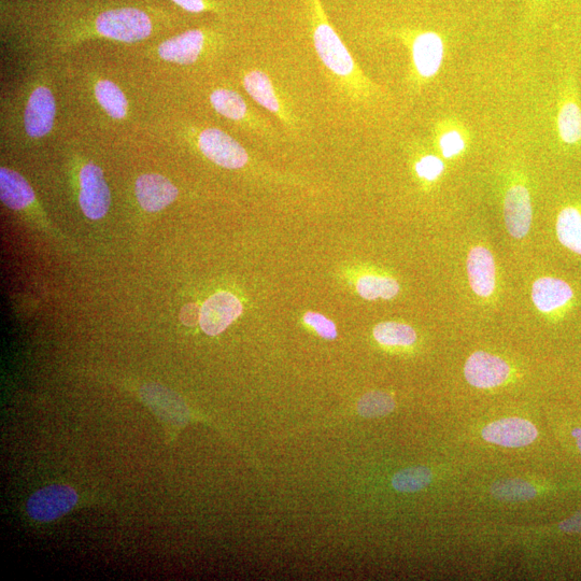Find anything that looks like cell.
Here are the masks:
<instances>
[{"instance_id": "6", "label": "cell", "mask_w": 581, "mask_h": 581, "mask_svg": "<svg viewBox=\"0 0 581 581\" xmlns=\"http://www.w3.org/2000/svg\"><path fill=\"white\" fill-rule=\"evenodd\" d=\"M197 145L209 161L223 168L242 169L249 163L246 149L232 136L215 127L200 132Z\"/></svg>"}, {"instance_id": "34", "label": "cell", "mask_w": 581, "mask_h": 581, "mask_svg": "<svg viewBox=\"0 0 581 581\" xmlns=\"http://www.w3.org/2000/svg\"><path fill=\"white\" fill-rule=\"evenodd\" d=\"M534 2V0H532V3Z\"/></svg>"}, {"instance_id": "31", "label": "cell", "mask_w": 581, "mask_h": 581, "mask_svg": "<svg viewBox=\"0 0 581 581\" xmlns=\"http://www.w3.org/2000/svg\"><path fill=\"white\" fill-rule=\"evenodd\" d=\"M173 2L191 13H201L209 9L206 0H173Z\"/></svg>"}, {"instance_id": "33", "label": "cell", "mask_w": 581, "mask_h": 581, "mask_svg": "<svg viewBox=\"0 0 581 581\" xmlns=\"http://www.w3.org/2000/svg\"><path fill=\"white\" fill-rule=\"evenodd\" d=\"M572 437L575 439L577 449L581 455V428H574L572 430Z\"/></svg>"}, {"instance_id": "13", "label": "cell", "mask_w": 581, "mask_h": 581, "mask_svg": "<svg viewBox=\"0 0 581 581\" xmlns=\"http://www.w3.org/2000/svg\"><path fill=\"white\" fill-rule=\"evenodd\" d=\"M485 441L506 448H521L532 444L538 432L535 425L520 418L492 422L483 430Z\"/></svg>"}, {"instance_id": "7", "label": "cell", "mask_w": 581, "mask_h": 581, "mask_svg": "<svg viewBox=\"0 0 581 581\" xmlns=\"http://www.w3.org/2000/svg\"><path fill=\"white\" fill-rule=\"evenodd\" d=\"M78 502L77 492L68 486L52 485L34 493L27 503V513L40 522H50L66 515Z\"/></svg>"}, {"instance_id": "2", "label": "cell", "mask_w": 581, "mask_h": 581, "mask_svg": "<svg viewBox=\"0 0 581 581\" xmlns=\"http://www.w3.org/2000/svg\"><path fill=\"white\" fill-rule=\"evenodd\" d=\"M394 35L409 52V88L419 92L441 73L446 55L445 39L437 32L414 28H402Z\"/></svg>"}, {"instance_id": "26", "label": "cell", "mask_w": 581, "mask_h": 581, "mask_svg": "<svg viewBox=\"0 0 581 581\" xmlns=\"http://www.w3.org/2000/svg\"><path fill=\"white\" fill-rule=\"evenodd\" d=\"M433 474L428 467L416 466L409 467L398 474H395L392 479L393 488L400 492H417L431 484Z\"/></svg>"}, {"instance_id": "32", "label": "cell", "mask_w": 581, "mask_h": 581, "mask_svg": "<svg viewBox=\"0 0 581 581\" xmlns=\"http://www.w3.org/2000/svg\"><path fill=\"white\" fill-rule=\"evenodd\" d=\"M188 316L181 319L184 324L192 325L197 321L200 322L201 310H198L195 305H188L182 309L181 317Z\"/></svg>"}, {"instance_id": "9", "label": "cell", "mask_w": 581, "mask_h": 581, "mask_svg": "<svg viewBox=\"0 0 581 581\" xmlns=\"http://www.w3.org/2000/svg\"><path fill=\"white\" fill-rule=\"evenodd\" d=\"M212 107L222 117L234 122L248 124L262 136H276V132L266 120L252 112L244 97L230 89H217L210 94Z\"/></svg>"}, {"instance_id": "21", "label": "cell", "mask_w": 581, "mask_h": 581, "mask_svg": "<svg viewBox=\"0 0 581 581\" xmlns=\"http://www.w3.org/2000/svg\"><path fill=\"white\" fill-rule=\"evenodd\" d=\"M144 398L161 419L174 425H182L188 420V410L178 398L161 387L144 390Z\"/></svg>"}, {"instance_id": "27", "label": "cell", "mask_w": 581, "mask_h": 581, "mask_svg": "<svg viewBox=\"0 0 581 581\" xmlns=\"http://www.w3.org/2000/svg\"><path fill=\"white\" fill-rule=\"evenodd\" d=\"M395 402L385 392L374 391L363 396L358 404L359 414L364 418L384 417L393 412Z\"/></svg>"}, {"instance_id": "14", "label": "cell", "mask_w": 581, "mask_h": 581, "mask_svg": "<svg viewBox=\"0 0 581 581\" xmlns=\"http://www.w3.org/2000/svg\"><path fill=\"white\" fill-rule=\"evenodd\" d=\"M56 115L55 99L46 87L37 88L28 99L24 113L25 131L28 136L41 138L53 129Z\"/></svg>"}, {"instance_id": "17", "label": "cell", "mask_w": 581, "mask_h": 581, "mask_svg": "<svg viewBox=\"0 0 581 581\" xmlns=\"http://www.w3.org/2000/svg\"><path fill=\"white\" fill-rule=\"evenodd\" d=\"M206 41L207 37L204 31L191 30L162 42L158 52L160 58L167 62L191 65L200 59Z\"/></svg>"}, {"instance_id": "30", "label": "cell", "mask_w": 581, "mask_h": 581, "mask_svg": "<svg viewBox=\"0 0 581 581\" xmlns=\"http://www.w3.org/2000/svg\"><path fill=\"white\" fill-rule=\"evenodd\" d=\"M559 529L568 534L581 533V510L572 517L563 520L559 523Z\"/></svg>"}, {"instance_id": "25", "label": "cell", "mask_w": 581, "mask_h": 581, "mask_svg": "<svg viewBox=\"0 0 581 581\" xmlns=\"http://www.w3.org/2000/svg\"><path fill=\"white\" fill-rule=\"evenodd\" d=\"M491 493L495 499L507 502L530 501L537 495L536 489L528 481L517 478L497 481L492 485Z\"/></svg>"}, {"instance_id": "22", "label": "cell", "mask_w": 581, "mask_h": 581, "mask_svg": "<svg viewBox=\"0 0 581 581\" xmlns=\"http://www.w3.org/2000/svg\"><path fill=\"white\" fill-rule=\"evenodd\" d=\"M99 105L113 119H124L127 115V99L116 83L102 80L95 85Z\"/></svg>"}, {"instance_id": "20", "label": "cell", "mask_w": 581, "mask_h": 581, "mask_svg": "<svg viewBox=\"0 0 581 581\" xmlns=\"http://www.w3.org/2000/svg\"><path fill=\"white\" fill-rule=\"evenodd\" d=\"M0 198L12 210H22L31 205L35 194L24 177L8 168L0 169Z\"/></svg>"}, {"instance_id": "15", "label": "cell", "mask_w": 581, "mask_h": 581, "mask_svg": "<svg viewBox=\"0 0 581 581\" xmlns=\"http://www.w3.org/2000/svg\"><path fill=\"white\" fill-rule=\"evenodd\" d=\"M137 200L148 212H158L176 201L178 189L164 176L147 174L140 176L135 188Z\"/></svg>"}, {"instance_id": "18", "label": "cell", "mask_w": 581, "mask_h": 581, "mask_svg": "<svg viewBox=\"0 0 581 581\" xmlns=\"http://www.w3.org/2000/svg\"><path fill=\"white\" fill-rule=\"evenodd\" d=\"M467 273L473 291L489 297L495 289V262L492 253L484 247H475L467 258Z\"/></svg>"}, {"instance_id": "28", "label": "cell", "mask_w": 581, "mask_h": 581, "mask_svg": "<svg viewBox=\"0 0 581 581\" xmlns=\"http://www.w3.org/2000/svg\"><path fill=\"white\" fill-rule=\"evenodd\" d=\"M415 172L420 179L435 182L444 174L445 163L435 154H423L415 164Z\"/></svg>"}, {"instance_id": "24", "label": "cell", "mask_w": 581, "mask_h": 581, "mask_svg": "<svg viewBox=\"0 0 581 581\" xmlns=\"http://www.w3.org/2000/svg\"><path fill=\"white\" fill-rule=\"evenodd\" d=\"M357 289L367 301L391 300L398 295L400 285L398 281L389 277L364 276L359 280Z\"/></svg>"}, {"instance_id": "23", "label": "cell", "mask_w": 581, "mask_h": 581, "mask_svg": "<svg viewBox=\"0 0 581 581\" xmlns=\"http://www.w3.org/2000/svg\"><path fill=\"white\" fill-rule=\"evenodd\" d=\"M374 336L378 343L385 346L406 347L413 345L417 340L415 330L399 322H384L376 325Z\"/></svg>"}, {"instance_id": "10", "label": "cell", "mask_w": 581, "mask_h": 581, "mask_svg": "<svg viewBox=\"0 0 581 581\" xmlns=\"http://www.w3.org/2000/svg\"><path fill=\"white\" fill-rule=\"evenodd\" d=\"M243 314V305L235 295L220 292L209 297L201 308L200 325L209 336H217Z\"/></svg>"}, {"instance_id": "19", "label": "cell", "mask_w": 581, "mask_h": 581, "mask_svg": "<svg viewBox=\"0 0 581 581\" xmlns=\"http://www.w3.org/2000/svg\"><path fill=\"white\" fill-rule=\"evenodd\" d=\"M557 116V130L562 143L577 146L581 143V108L576 92L566 88L561 97Z\"/></svg>"}, {"instance_id": "3", "label": "cell", "mask_w": 581, "mask_h": 581, "mask_svg": "<svg viewBox=\"0 0 581 581\" xmlns=\"http://www.w3.org/2000/svg\"><path fill=\"white\" fill-rule=\"evenodd\" d=\"M96 31L106 38L122 42H137L152 33V23L147 13L136 8L112 9L99 14Z\"/></svg>"}, {"instance_id": "1", "label": "cell", "mask_w": 581, "mask_h": 581, "mask_svg": "<svg viewBox=\"0 0 581 581\" xmlns=\"http://www.w3.org/2000/svg\"><path fill=\"white\" fill-rule=\"evenodd\" d=\"M309 4L316 52L339 87L359 103L378 97L380 88L365 76L354 61L344 41L330 24L321 0H309Z\"/></svg>"}, {"instance_id": "4", "label": "cell", "mask_w": 581, "mask_h": 581, "mask_svg": "<svg viewBox=\"0 0 581 581\" xmlns=\"http://www.w3.org/2000/svg\"><path fill=\"white\" fill-rule=\"evenodd\" d=\"M243 85L253 101L273 113L289 130L297 131L299 120L271 77L259 69L249 70L243 78Z\"/></svg>"}, {"instance_id": "16", "label": "cell", "mask_w": 581, "mask_h": 581, "mask_svg": "<svg viewBox=\"0 0 581 581\" xmlns=\"http://www.w3.org/2000/svg\"><path fill=\"white\" fill-rule=\"evenodd\" d=\"M434 144L445 160L461 157L470 146L471 133L455 117L439 120L433 129Z\"/></svg>"}, {"instance_id": "12", "label": "cell", "mask_w": 581, "mask_h": 581, "mask_svg": "<svg viewBox=\"0 0 581 581\" xmlns=\"http://www.w3.org/2000/svg\"><path fill=\"white\" fill-rule=\"evenodd\" d=\"M531 195L522 183L513 184L504 200V219L506 229L510 235L517 239L527 236L532 224Z\"/></svg>"}, {"instance_id": "29", "label": "cell", "mask_w": 581, "mask_h": 581, "mask_svg": "<svg viewBox=\"0 0 581 581\" xmlns=\"http://www.w3.org/2000/svg\"><path fill=\"white\" fill-rule=\"evenodd\" d=\"M305 322L314 328L317 333L325 339H335L337 330L334 322L317 313H307L304 317Z\"/></svg>"}, {"instance_id": "8", "label": "cell", "mask_w": 581, "mask_h": 581, "mask_svg": "<svg viewBox=\"0 0 581 581\" xmlns=\"http://www.w3.org/2000/svg\"><path fill=\"white\" fill-rule=\"evenodd\" d=\"M79 202L83 214L91 220L104 218L110 208L108 184L103 170L95 164H87L81 170Z\"/></svg>"}, {"instance_id": "5", "label": "cell", "mask_w": 581, "mask_h": 581, "mask_svg": "<svg viewBox=\"0 0 581 581\" xmlns=\"http://www.w3.org/2000/svg\"><path fill=\"white\" fill-rule=\"evenodd\" d=\"M532 300L543 314L568 316L579 302L578 289L561 277L548 276L537 279L532 287Z\"/></svg>"}, {"instance_id": "11", "label": "cell", "mask_w": 581, "mask_h": 581, "mask_svg": "<svg viewBox=\"0 0 581 581\" xmlns=\"http://www.w3.org/2000/svg\"><path fill=\"white\" fill-rule=\"evenodd\" d=\"M510 374L509 365L493 354L478 351L466 361L464 375L469 384L479 389L499 387Z\"/></svg>"}]
</instances>
